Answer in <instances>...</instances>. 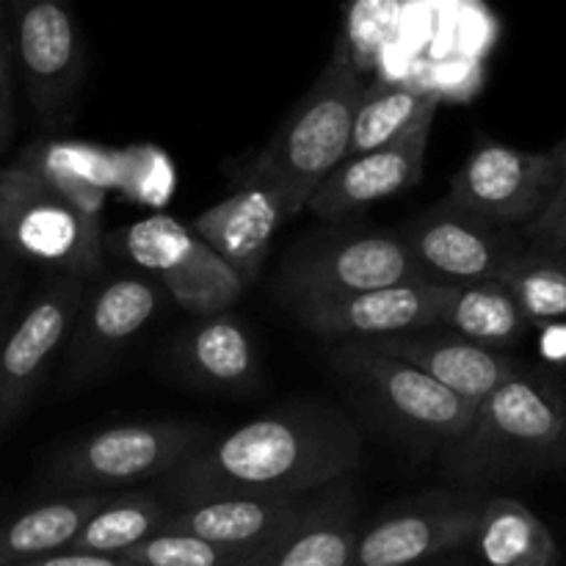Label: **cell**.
I'll return each instance as SVG.
<instances>
[{
	"instance_id": "cell-1",
	"label": "cell",
	"mask_w": 566,
	"mask_h": 566,
	"mask_svg": "<svg viewBox=\"0 0 566 566\" xmlns=\"http://www.w3.org/2000/svg\"><path fill=\"white\" fill-rule=\"evenodd\" d=\"M363 459V434L346 415L296 403L263 415L224 437H210L160 495L171 506L210 497H310L340 484Z\"/></svg>"
},
{
	"instance_id": "cell-2",
	"label": "cell",
	"mask_w": 566,
	"mask_h": 566,
	"mask_svg": "<svg viewBox=\"0 0 566 566\" xmlns=\"http://www.w3.org/2000/svg\"><path fill=\"white\" fill-rule=\"evenodd\" d=\"M442 473L457 490L473 492L566 473V387L536 368L497 387L446 448Z\"/></svg>"
},
{
	"instance_id": "cell-3",
	"label": "cell",
	"mask_w": 566,
	"mask_h": 566,
	"mask_svg": "<svg viewBox=\"0 0 566 566\" xmlns=\"http://www.w3.org/2000/svg\"><path fill=\"white\" fill-rule=\"evenodd\" d=\"M363 86V75L354 70L346 44L337 36L321 75L247 171L280 182L298 213L307 210L321 180L348 158Z\"/></svg>"
},
{
	"instance_id": "cell-4",
	"label": "cell",
	"mask_w": 566,
	"mask_h": 566,
	"mask_svg": "<svg viewBox=\"0 0 566 566\" xmlns=\"http://www.w3.org/2000/svg\"><path fill=\"white\" fill-rule=\"evenodd\" d=\"M208 440L210 431L191 420L111 426L55 453L44 484L59 495L138 490L180 470Z\"/></svg>"
},
{
	"instance_id": "cell-5",
	"label": "cell",
	"mask_w": 566,
	"mask_h": 566,
	"mask_svg": "<svg viewBox=\"0 0 566 566\" xmlns=\"http://www.w3.org/2000/svg\"><path fill=\"white\" fill-rule=\"evenodd\" d=\"M329 359L354 398L415 446L448 448L473 420V403L368 343H337Z\"/></svg>"
},
{
	"instance_id": "cell-6",
	"label": "cell",
	"mask_w": 566,
	"mask_h": 566,
	"mask_svg": "<svg viewBox=\"0 0 566 566\" xmlns=\"http://www.w3.org/2000/svg\"><path fill=\"white\" fill-rule=\"evenodd\" d=\"M0 247L22 263L88 282L103 271L105 235L94 216L22 164L0 169Z\"/></svg>"
},
{
	"instance_id": "cell-7",
	"label": "cell",
	"mask_w": 566,
	"mask_h": 566,
	"mask_svg": "<svg viewBox=\"0 0 566 566\" xmlns=\"http://www.w3.org/2000/svg\"><path fill=\"white\" fill-rule=\"evenodd\" d=\"M105 249L130 260L193 318L230 313L243 291L224 260L175 216L155 213L105 235Z\"/></svg>"
},
{
	"instance_id": "cell-8",
	"label": "cell",
	"mask_w": 566,
	"mask_h": 566,
	"mask_svg": "<svg viewBox=\"0 0 566 566\" xmlns=\"http://www.w3.org/2000/svg\"><path fill=\"white\" fill-rule=\"evenodd\" d=\"M17 75L44 130H61L75 114L86 77V42L70 0H9Z\"/></svg>"
},
{
	"instance_id": "cell-9",
	"label": "cell",
	"mask_w": 566,
	"mask_h": 566,
	"mask_svg": "<svg viewBox=\"0 0 566 566\" xmlns=\"http://www.w3.org/2000/svg\"><path fill=\"white\" fill-rule=\"evenodd\" d=\"M566 169V138L551 149L484 142L453 175L446 202L470 216L523 232L542 216Z\"/></svg>"
},
{
	"instance_id": "cell-10",
	"label": "cell",
	"mask_w": 566,
	"mask_h": 566,
	"mask_svg": "<svg viewBox=\"0 0 566 566\" xmlns=\"http://www.w3.org/2000/svg\"><path fill=\"white\" fill-rule=\"evenodd\" d=\"M431 280L401 235L390 232H359L332 235L298 247L280 271V291L287 302H321V298L352 296L379 287L409 285Z\"/></svg>"
},
{
	"instance_id": "cell-11",
	"label": "cell",
	"mask_w": 566,
	"mask_h": 566,
	"mask_svg": "<svg viewBox=\"0 0 566 566\" xmlns=\"http://www.w3.org/2000/svg\"><path fill=\"white\" fill-rule=\"evenodd\" d=\"M486 497L473 490H434L392 506L359 528L352 566H423L473 547Z\"/></svg>"
},
{
	"instance_id": "cell-12",
	"label": "cell",
	"mask_w": 566,
	"mask_h": 566,
	"mask_svg": "<svg viewBox=\"0 0 566 566\" xmlns=\"http://www.w3.org/2000/svg\"><path fill=\"white\" fill-rule=\"evenodd\" d=\"M88 285L55 276L0 335V434L22 418L50 365L70 343Z\"/></svg>"
},
{
	"instance_id": "cell-13",
	"label": "cell",
	"mask_w": 566,
	"mask_h": 566,
	"mask_svg": "<svg viewBox=\"0 0 566 566\" xmlns=\"http://www.w3.org/2000/svg\"><path fill=\"white\" fill-rule=\"evenodd\" d=\"M398 235L437 282L497 280L525 249L517 230L490 224L448 202L415 216Z\"/></svg>"
},
{
	"instance_id": "cell-14",
	"label": "cell",
	"mask_w": 566,
	"mask_h": 566,
	"mask_svg": "<svg viewBox=\"0 0 566 566\" xmlns=\"http://www.w3.org/2000/svg\"><path fill=\"white\" fill-rule=\"evenodd\" d=\"M298 216L291 193L271 177L243 171L241 186L191 221V230L219 254L243 287L254 285L274 235Z\"/></svg>"
},
{
	"instance_id": "cell-15",
	"label": "cell",
	"mask_w": 566,
	"mask_h": 566,
	"mask_svg": "<svg viewBox=\"0 0 566 566\" xmlns=\"http://www.w3.org/2000/svg\"><path fill=\"white\" fill-rule=\"evenodd\" d=\"M434 116L437 111H429L396 142L340 160L315 188L307 210H313L318 219L340 221L370 205L396 199L420 186Z\"/></svg>"
},
{
	"instance_id": "cell-16",
	"label": "cell",
	"mask_w": 566,
	"mask_h": 566,
	"mask_svg": "<svg viewBox=\"0 0 566 566\" xmlns=\"http://www.w3.org/2000/svg\"><path fill=\"white\" fill-rule=\"evenodd\" d=\"M304 329L332 343H370L379 337L440 326V282H409L352 296L296 304Z\"/></svg>"
},
{
	"instance_id": "cell-17",
	"label": "cell",
	"mask_w": 566,
	"mask_h": 566,
	"mask_svg": "<svg viewBox=\"0 0 566 566\" xmlns=\"http://www.w3.org/2000/svg\"><path fill=\"white\" fill-rule=\"evenodd\" d=\"M160 287L144 274H122L86 291L70 343V381L83 385L119 357L158 315Z\"/></svg>"
},
{
	"instance_id": "cell-18",
	"label": "cell",
	"mask_w": 566,
	"mask_h": 566,
	"mask_svg": "<svg viewBox=\"0 0 566 566\" xmlns=\"http://www.w3.org/2000/svg\"><path fill=\"white\" fill-rule=\"evenodd\" d=\"M368 346L415 365L473 407L531 368L512 352L481 346L446 326H426L403 335L379 337Z\"/></svg>"
},
{
	"instance_id": "cell-19",
	"label": "cell",
	"mask_w": 566,
	"mask_h": 566,
	"mask_svg": "<svg viewBox=\"0 0 566 566\" xmlns=\"http://www.w3.org/2000/svg\"><path fill=\"white\" fill-rule=\"evenodd\" d=\"M359 509L346 484L315 495L298 520L254 551L243 566H352Z\"/></svg>"
},
{
	"instance_id": "cell-20",
	"label": "cell",
	"mask_w": 566,
	"mask_h": 566,
	"mask_svg": "<svg viewBox=\"0 0 566 566\" xmlns=\"http://www.w3.org/2000/svg\"><path fill=\"white\" fill-rule=\"evenodd\" d=\"M313 497H210L177 506L166 531L254 553L302 517Z\"/></svg>"
},
{
	"instance_id": "cell-21",
	"label": "cell",
	"mask_w": 566,
	"mask_h": 566,
	"mask_svg": "<svg viewBox=\"0 0 566 566\" xmlns=\"http://www.w3.org/2000/svg\"><path fill=\"white\" fill-rule=\"evenodd\" d=\"M177 365L188 379L208 390L243 392L260 376L252 332L232 313L208 315L186 326L175 346Z\"/></svg>"
},
{
	"instance_id": "cell-22",
	"label": "cell",
	"mask_w": 566,
	"mask_h": 566,
	"mask_svg": "<svg viewBox=\"0 0 566 566\" xmlns=\"http://www.w3.org/2000/svg\"><path fill=\"white\" fill-rule=\"evenodd\" d=\"M17 164L94 219L103 216L108 191L116 188V153L94 144L39 138L17 155Z\"/></svg>"
},
{
	"instance_id": "cell-23",
	"label": "cell",
	"mask_w": 566,
	"mask_h": 566,
	"mask_svg": "<svg viewBox=\"0 0 566 566\" xmlns=\"http://www.w3.org/2000/svg\"><path fill=\"white\" fill-rule=\"evenodd\" d=\"M440 326L497 352L517 348L534 329L501 280L440 282Z\"/></svg>"
},
{
	"instance_id": "cell-24",
	"label": "cell",
	"mask_w": 566,
	"mask_h": 566,
	"mask_svg": "<svg viewBox=\"0 0 566 566\" xmlns=\"http://www.w3.org/2000/svg\"><path fill=\"white\" fill-rule=\"evenodd\" d=\"M114 495L116 492L59 495L0 523V566L25 564L70 551L72 539L81 534L88 517Z\"/></svg>"
},
{
	"instance_id": "cell-25",
	"label": "cell",
	"mask_w": 566,
	"mask_h": 566,
	"mask_svg": "<svg viewBox=\"0 0 566 566\" xmlns=\"http://www.w3.org/2000/svg\"><path fill=\"white\" fill-rule=\"evenodd\" d=\"M473 547L486 566H562L553 531L514 497H486Z\"/></svg>"
},
{
	"instance_id": "cell-26",
	"label": "cell",
	"mask_w": 566,
	"mask_h": 566,
	"mask_svg": "<svg viewBox=\"0 0 566 566\" xmlns=\"http://www.w3.org/2000/svg\"><path fill=\"white\" fill-rule=\"evenodd\" d=\"M175 506L164 495L149 490L116 492L105 506L88 517L81 534L72 539V553H97V556H122L142 542L164 534Z\"/></svg>"
},
{
	"instance_id": "cell-27",
	"label": "cell",
	"mask_w": 566,
	"mask_h": 566,
	"mask_svg": "<svg viewBox=\"0 0 566 566\" xmlns=\"http://www.w3.org/2000/svg\"><path fill=\"white\" fill-rule=\"evenodd\" d=\"M440 108V97L423 83H374L363 86L354 111L348 155H363L396 142L429 111Z\"/></svg>"
},
{
	"instance_id": "cell-28",
	"label": "cell",
	"mask_w": 566,
	"mask_h": 566,
	"mask_svg": "<svg viewBox=\"0 0 566 566\" xmlns=\"http://www.w3.org/2000/svg\"><path fill=\"white\" fill-rule=\"evenodd\" d=\"M497 280L531 326L566 324V258L525 247Z\"/></svg>"
},
{
	"instance_id": "cell-29",
	"label": "cell",
	"mask_w": 566,
	"mask_h": 566,
	"mask_svg": "<svg viewBox=\"0 0 566 566\" xmlns=\"http://www.w3.org/2000/svg\"><path fill=\"white\" fill-rule=\"evenodd\" d=\"M403 0H348L340 39L354 70L368 75L396 36Z\"/></svg>"
},
{
	"instance_id": "cell-30",
	"label": "cell",
	"mask_w": 566,
	"mask_h": 566,
	"mask_svg": "<svg viewBox=\"0 0 566 566\" xmlns=\"http://www.w3.org/2000/svg\"><path fill=\"white\" fill-rule=\"evenodd\" d=\"M252 553L230 551V547L210 545L188 534H164L142 542L133 551L122 553V558L136 566H243Z\"/></svg>"
},
{
	"instance_id": "cell-31",
	"label": "cell",
	"mask_w": 566,
	"mask_h": 566,
	"mask_svg": "<svg viewBox=\"0 0 566 566\" xmlns=\"http://www.w3.org/2000/svg\"><path fill=\"white\" fill-rule=\"evenodd\" d=\"M14 83H17V59L14 39H11L9 0L0 3V155L14 136Z\"/></svg>"
},
{
	"instance_id": "cell-32",
	"label": "cell",
	"mask_w": 566,
	"mask_h": 566,
	"mask_svg": "<svg viewBox=\"0 0 566 566\" xmlns=\"http://www.w3.org/2000/svg\"><path fill=\"white\" fill-rule=\"evenodd\" d=\"M520 235H523L525 247L566 258V169L562 182H558V191L553 193L551 205Z\"/></svg>"
},
{
	"instance_id": "cell-33",
	"label": "cell",
	"mask_w": 566,
	"mask_h": 566,
	"mask_svg": "<svg viewBox=\"0 0 566 566\" xmlns=\"http://www.w3.org/2000/svg\"><path fill=\"white\" fill-rule=\"evenodd\" d=\"M14 566H136L125 562L122 556H97V553H53V556L33 558V562L14 564Z\"/></svg>"
},
{
	"instance_id": "cell-34",
	"label": "cell",
	"mask_w": 566,
	"mask_h": 566,
	"mask_svg": "<svg viewBox=\"0 0 566 566\" xmlns=\"http://www.w3.org/2000/svg\"><path fill=\"white\" fill-rule=\"evenodd\" d=\"M6 318H9V304L0 302V335H3L6 329Z\"/></svg>"
},
{
	"instance_id": "cell-35",
	"label": "cell",
	"mask_w": 566,
	"mask_h": 566,
	"mask_svg": "<svg viewBox=\"0 0 566 566\" xmlns=\"http://www.w3.org/2000/svg\"><path fill=\"white\" fill-rule=\"evenodd\" d=\"M0 3H6V0H0Z\"/></svg>"
},
{
	"instance_id": "cell-36",
	"label": "cell",
	"mask_w": 566,
	"mask_h": 566,
	"mask_svg": "<svg viewBox=\"0 0 566 566\" xmlns=\"http://www.w3.org/2000/svg\"><path fill=\"white\" fill-rule=\"evenodd\" d=\"M448 566H453V564H448Z\"/></svg>"
}]
</instances>
